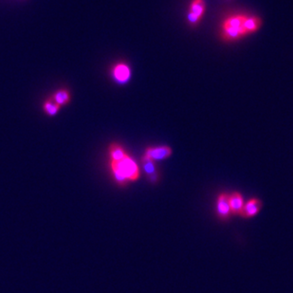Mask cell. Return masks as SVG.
<instances>
[{"label": "cell", "instance_id": "obj_1", "mask_svg": "<svg viewBox=\"0 0 293 293\" xmlns=\"http://www.w3.org/2000/svg\"><path fill=\"white\" fill-rule=\"evenodd\" d=\"M108 167L113 180L120 186L126 185L128 182L138 181L141 175L137 162L128 155V153L120 160H108Z\"/></svg>", "mask_w": 293, "mask_h": 293}, {"label": "cell", "instance_id": "obj_2", "mask_svg": "<svg viewBox=\"0 0 293 293\" xmlns=\"http://www.w3.org/2000/svg\"><path fill=\"white\" fill-rule=\"evenodd\" d=\"M172 155V149L166 146H158V147H148L145 150L143 162H156V161H162L165 160Z\"/></svg>", "mask_w": 293, "mask_h": 293}, {"label": "cell", "instance_id": "obj_3", "mask_svg": "<svg viewBox=\"0 0 293 293\" xmlns=\"http://www.w3.org/2000/svg\"><path fill=\"white\" fill-rule=\"evenodd\" d=\"M112 76L114 80L119 84H125L129 81L131 77V70L128 65L125 63L116 64L112 69Z\"/></svg>", "mask_w": 293, "mask_h": 293}, {"label": "cell", "instance_id": "obj_4", "mask_svg": "<svg viewBox=\"0 0 293 293\" xmlns=\"http://www.w3.org/2000/svg\"><path fill=\"white\" fill-rule=\"evenodd\" d=\"M262 208V202L257 199H251L244 204L243 210L240 216L245 219H251L256 217Z\"/></svg>", "mask_w": 293, "mask_h": 293}, {"label": "cell", "instance_id": "obj_5", "mask_svg": "<svg viewBox=\"0 0 293 293\" xmlns=\"http://www.w3.org/2000/svg\"><path fill=\"white\" fill-rule=\"evenodd\" d=\"M217 210L220 219H227L231 213V208L229 204V194L221 193L218 199Z\"/></svg>", "mask_w": 293, "mask_h": 293}, {"label": "cell", "instance_id": "obj_6", "mask_svg": "<svg viewBox=\"0 0 293 293\" xmlns=\"http://www.w3.org/2000/svg\"><path fill=\"white\" fill-rule=\"evenodd\" d=\"M229 204L231 212L233 214H240L244 207V200L242 196L239 193H232L229 194Z\"/></svg>", "mask_w": 293, "mask_h": 293}, {"label": "cell", "instance_id": "obj_7", "mask_svg": "<svg viewBox=\"0 0 293 293\" xmlns=\"http://www.w3.org/2000/svg\"><path fill=\"white\" fill-rule=\"evenodd\" d=\"M262 25V20L257 16H246L244 20L243 27L246 34H250L259 30Z\"/></svg>", "mask_w": 293, "mask_h": 293}, {"label": "cell", "instance_id": "obj_8", "mask_svg": "<svg viewBox=\"0 0 293 293\" xmlns=\"http://www.w3.org/2000/svg\"><path fill=\"white\" fill-rule=\"evenodd\" d=\"M51 99L56 103L59 106H65L69 105L71 101V94L67 88H60L54 93L52 94Z\"/></svg>", "mask_w": 293, "mask_h": 293}, {"label": "cell", "instance_id": "obj_9", "mask_svg": "<svg viewBox=\"0 0 293 293\" xmlns=\"http://www.w3.org/2000/svg\"><path fill=\"white\" fill-rule=\"evenodd\" d=\"M205 1L204 0H193L190 5V11L193 14L198 15L200 18L202 19L205 13Z\"/></svg>", "mask_w": 293, "mask_h": 293}, {"label": "cell", "instance_id": "obj_10", "mask_svg": "<svg viewBox=\"0 0 293 293\" xmlns=\"http://www.w3.org/2000/svg\"><path fill=\"white\" fill-rule=\"evenodd\" d=\"M60 109H61V106L57 105L56 103L51 98L45 101V103L43 104V110L49 116L56 115L57 113L60 111Z\"/></svg>", "mask_w": 293, "mask_h": 293}, {"label": "cell", "instance_id": "obj_11", "mask_svg": "<svg viewBox=\"0 0 293 293\" xmlns=\"http://www.w3.org/2000/svg\"><path fill=\"white\" fill-rule=\"evenodd\" d=\"M144 164V171L146 175L149 177L150 181L152 182H156L158 181V175L155 171V166L153 162H143Z\"/></svg>", "mask_w": 293, "mask_h": 293}, {"label": "cell", "instance_id": "obj_12", "mask_svg": "<svg viewBox=\"0 0 293 293\" xmlns=\"http://www.w3.org/2000/svg\"><path fill=\"white\" fill-rule=\"evenodd\" d=\"M187 19L188 21H189V23L191 24V25H197V24H199L200 23V20L201 18H200L198 15H196V14H193V13H191V12H189L187 14Z\"/></svg>", "mask_w": 293, "mask_h": 293}]
</instances>
